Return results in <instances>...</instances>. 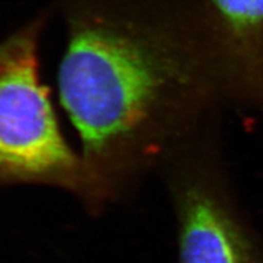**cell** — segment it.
I'll use <instances>...</instances> for the list:
<instances>
[{
    "label": "cell",
    "mask_w": 263,
    "mask_h": 263,
    "mask_svg": "<svg viewBox=\"0 0 263 263\" xmlns=\"http://www.w3.org/2000/svg\"><path fill=\"white\" fill-rule=\"evenodd\" d=\"M207 146H196L174 182L179 263H263V241Z\"/></svg>",
    "instance_id": "cell-3"
},
{
    "label": "cell",
    "mask_w": 263,
    "mask_h": 263,
    "mask_svg": "<svg viewBox=\"0 0 263 263\" xmlns=\"http://www.w3.org/2000/svg\"><path fill=\"white\" fill-rule=\"evenodd\" d=\"M241 94L244 115H263V0H209Z\"/></svg>",
    "instance_id": "cell-4"
},
{
    "label": "cell",
    "mask_w": 263,
    "mask_h": 263,
    "mask_svg": "<svg viewBox=\"0 0 263 263\" xmlns=\"http://www.w3.org/2000/svg\"><path fill=\"white\" fill-rule=\"evenodd\" d=\"M66 29L61 103L83 160L118 180L192 146L226 110L244 114L209 0H52Z\"/></svg>",
    "instance_id": "cell-1"
},
{
    "label": "cell",
    "mask_w": 263,
    "mask_h": 263,
    "mask_svg": "<svg viewBox=\"0 0 263 263\" xmlns=\"http://www.w3.org/2000/svg\"><path fill=\"white\" fill-rule=\"evenodd\" d=\"M43 26L35 18L0 42V186L55 185L99 203L111 194L67 145L41 80Z\"/></svg>",
    "instance_id": "cell-2"
}]
</instances>
